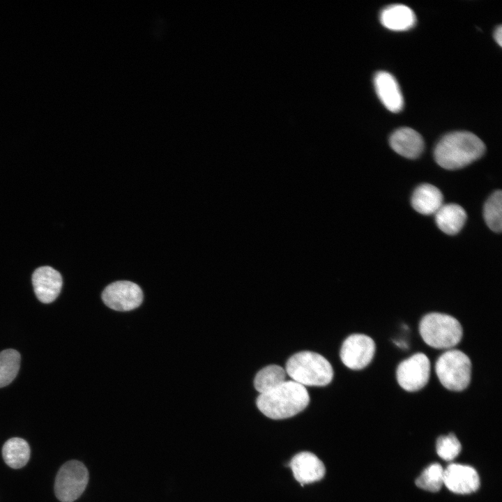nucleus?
<instances>
[{
	"label": "nucleus",
	"mask_w": 502,
	"mask_h": 502,
	"mask_svg": "<svg viewBox=\"0 0 502 502\" xmlns=\"http://www.w3.org/2000/svg\"><path fill=\"white\" fill-rule=\"evenodd\" d=\"M466 218L465 210L457 204H443L435 213L437 227L448 235L459 233L463 228Z\"/></svg>",
	"instance_id": "f3484780"
},
{
	"label": "nucleus",
	"mask_w": 502,
	"mask_h": 502,
	"mask_svg": "<svg viewBox=\"0 0 502 502\" xmlns=\"http://www.w3.org/2000/svg\"><path fill=\"white\" fill-rule=\"evenodd\" d=\"M88 482L89 472L83 463L77 460L67 462L56 476L55 495L61 502H73L82 494Z\"/></svg>",
	"instance_id": "423d86ee"
},
{
	"label": "nucleus",
	"mask_w": 502,
	"mask_h": 502,
	"mask_svg": "<svg viewBox=\"0 0 502 502\" xmlns=\"http://www.w3.org/2000/svg\"><path fill=\"white\" fill-rule=\"evenodd\" d=\"M285 371L294 381L304 386H326L333 377V367L327 359L309 351L291 356L286 363Z\"/></svg>",
	"instance_id": "7ed1b4c3"
},
{
	"label": "nucleus",
	"mask_w": 502,
	"mask_h": 502,
	"mask_svg": "<svg viewBox=\"0 0 502 502\" xmlns=\"http://www.w3.org/2000/svg\"><path fill=\"white\" fill-rule=\"evenodd\" d=\"M309 402V394L304 386L286 381L275 389L259 394L256 404L264 415L280 420L296 415L307 407Z\"/></svg>",
	"instance_id": "f03ea898"
},
{
	"label": "nucleus",
	"mask_w": 502,
	"mask_h": 502,
	"mask_svg": "<svg viewBox=\"0 0 502 502\" xmlns=\"http://www.w3.org/2000/svg\"><path fill=\"white\" fill-rule=\"evenodd\" d=\"M443 471L439 463L429 465L416 480V486L432 492L439 491L443 485Z\"/></svg>",
	"instance_id": "4be33fe9"
},
{
	"label": "nucleus",
	"mask_w": 502,
	"mask_h": 502,
	"mask_svg": "<svg viewBox=\"0 0 502 502\" xmlns=\"http://www.w3.org/2000/svg\"><path fill=\"white\" fill-rule=\"evenodd\" d=\"M374 84L379 100L388 110L397 113L402 109L403 96L397 80L390 73L377 72L374 77Z\"/></svg>",
	"instance_id": "ddd939ff"
},
{
	"label": "nucleus",
	"mask_w": 502,
	"mask_h": 502,
	"mask_svg": "<svg viewBox=\"0 0 502 502\" xmlns=\"http://www.w3.org/2000/svg\"><path fill=\"white\" fill-rule=\"evenodd\" d=\"M461 448L460 442L452 433L446 436H441L436 441V452L446 461L454 459L459 454Z\"/></svg>",
	"instance_id": "5701e85b"
},
{
	"label": "nucleus",
	"mask_w": 502,
	"mask_h": 502,
	"mask_svg": "<svg viewBox=\"0 0 502 502\" xmlns=\"http://www.w3.org/2000/svg\"><path fill=\"white\" fill-rule=\"evenodd\" d=\"M2 456L8 466L13 469H20L25 466L29 459V446L21 438L10 439L3 446Z\"/></svg>",
	"instance_id": "a211bd4d"
},
{
	"label": "nucleus",
	"mask_w": 502,
	"mask_h": 502,
	"mask_svg": "<svg viewBox=\"0 0 502 502\" xmlns=\"http://www.w3.org/2000/svg\"><path fill=\"white\" fill-rule=\"evenodd\" d=\"M32 284L38 299L43 303H50L59 295L63 281L59 271L45 266L35 270Z\"/></svg>",
	"instance_id": "9b49d317"
},
{
	"label": "nucleus",
	"mask_w": 502,
	"mask_h": 502,
	"mask_svg": "<svg viewBox=\"0 0 502 502\" xmlns=\"http://www.w3.org/2000/svg\"><path fill=\"white\" fill-rule=\"evenodd\" d=\"M20 354L15 349L0 352V388L8 386L17 376L20 366Z\"/></svg>",
	"instance_id": "aec40b11"
},
{
	"label": "nucleus",
	"mask_w": 502,
	"mask_h": 502,
	"mask_svg": "<svg viewBox=\"0 0 502 502\" xmlns=\"http://www.w3.org/2000/svg\"><path fill=\"white\" fill-rule=\"evenodd\" d=\"M389 143L395 152L409 159L418 158L425 147L424 140L420 133L408 127L395 130L390 137Z\"/></svg>",
	"instance_id": "4468645a"
},
{
	"label": "nucleus",
	"mask_w": 502,
	"mask_h": 502,
	"mask_svg": "<svg viewBox=\"0 0 502 502\" xmlns=\"http://www.w3.org/2000/svg\"><path fill=\"white\" fill-rule=\"evenodd\" d=\"M285 370L277 365H270L259 370L254 379L255 389L260 393H268L286 381Z\"/></svg>",
	"instance_id": "6ab92c4d"
},
{
	"label": "nucleus",
	"mask_w": 502,
	"mask_h": 502,
	"mask_svg": "<svg viewBox=\"0 0 502 502\" xmlns=\"http://www.w3.org/2000/svg\"><path fill=\"white\" fill-rule=\"evenodd\" d=\"M104 303L116 311H130L139 307L143 301V292L135 283L127 280L116 281L107 285L102 293Z\"/></svg>",
	"instance_id": "6e6552de"
},
{
	"label": "nucleus",
	"mask_w": 502,
	"mask_h": 502,
	"mask_svg": "<svg viewBox=\"0 0 502 502\" xmlns=\"http://www.w3.org/2000/svg\"><path fill=\"white\" fill-rule=\"evenodd\" d=\"M494 37L499 45H502V26L499 25L495 30Z\"/></svg>",
	"instance_id": "b1692460"
},
{
	"label": "nucleus",
	"mask_w": 502,
	"mask_h": 502,
	"mask_svg": "<svg viewBox=\"0 0 502 502\" xmlns=\"http://www.w3.org/2000/svg\"><path fill=\"white\" fill-rule=\"evenodd\" d=\"M289 466L295 479L302 486L320 480L325 474L324 463L310 452H301L293 457Z\"/></svg>",
	"instance_id": "f8f14e48"
},
{
	"label": "nucleus",
	"mask_w": 502,
	"mask_h": 502,
	"mask_svg": "<svg viewBox=\"0 0 502 502\" xmlns=\"http://www.w3.org/2000/svg\"><path fill=\"white\" fill-rule=\"evenodd\" d=\"M430 376V362L423 353H417L402 361L396 371L399 385L405 390L417 391L428 382Z\"/></svg>",
	"instance_id": "0eeeda50"
},
{
	"label": "nucleus",
	"mask_w": 502,
	"mask_h": 502,
	"mask_svg": "<svg viewBox=\"0 0 502 502\" xmlns=\"http://www.w3.org/2000/svg\"><path fill=\"white\" fill-rule=\"evenodd\" d=\"M443 197L436 186L423 183L413 191L411 202L415 211L423 215L435 214L443 204Z\"/></svg>",
	"instance_id": "2eb2a0df"
},
{
	"label": "nucleus",
	"mask_w": 502,
	"mask_h": 502,
	"mask_svg": "<svg viewBox=\"0 0 502 502\" xmlns=\"http://www.w3.org/2000/svg\"><path fill=\"white\" fill-rule=\"evenodd\" d=\"M483 215L487 227L494 232L502 229V192L495 191L485 204Z\"/></svg>",
	"instance_id": "412c9836"
},
{
	"label": "nucleus",
	"mask_w": 502,
	"mask_h": 502,
	"mask_svg": "<svg viewBox=\"0 0 502 502\" xmlns=\"http://www.w3.org/2000/svg\"><path fill=\"white\" fill-rule=\"evenodd\" d=\"M435 371L441 383L447 389L462 391L466 388L471 378V362L464 352L450 349L437 359Z\"/></svg>",
	"instance_id": "39448f33"
},
{
	"label": "nucleus",
	"mask_w": 502,
	"mask_h": 502,
	"mask_svg": "<svg viewBox=\"0 0 502 502\" xmlns=\"http://www.w3.org/2000/svg\"><path fill=\"white\" fill-rule=\"evenodd\" d=\"M443 485L453 493L467 494L479 488L480 478L473 467L450 464L443 471Z\"/></svg>",
	"instance_id": "9d476101"
},
{
	"label": "nucleus",
	"mask_w": 502,
	"mask_h": 502,
	"mask_svg": "<svg viewBox=\"0 0 502 502\" xmlns=\"http://www.w3.org/2000/svg\"><path fill=\"white\" fill-rule=\"evenodd\" d=\"M419 332L423 341L435 349H450L460 342L463 335L457 319L438 312L427 314L422 318Z\"/></svg>",
	"instance_id": "20e7f679"
},
{
	"label": "nucleus",
	"mask_w": 502,
	"mask_h": 502,
	"mask_svg": "<svg viewBox=\"0 0 502 502\" xmlns=\"http://www.w3.org/2000/svg\"><path fill=\"white\" fill-rule=\"evenodd\" d=\"M380 22L388 29L402 31L413 27L416 22V17L412 9L407 6L393 4L381 11Z\"/></svg>",
	"instance_id": "dca6fc26"
},
{
	"label": "nucleus",
	"mask_w": 502,
	"mask_h": 502,
	"mask_svg": "<svg viewBox=\"0 0 502 502\" xmlns=\"http://www.w3.org/2000/svg\"><path fill=\"white\" fill-rule=\"evenodd\" d=\"M485 151V144L475 134L468 131H455L444 135L439 141L434 155L440 167L448 170H456L478 160Z\"/></svg>",
	"instance_id": "f257e3e1"
},
{
	"label": "nucleus",
	"mask_w": 502,
	"mask_h": 502,
	"mask_svg": "<svg viewBox=\"0 0 502 502\" xmlns=\"http://www.w3.org/2000/svg\"><path fill=\"white\" fill-rule=\"evenodd\" d=\"M376 346L374 340L364 334L349 335L342 343L340 358L351 370H361L372 360Z\"/></svg>",
	"instance_id": "1a4fd4ad"
}]
</instances>
